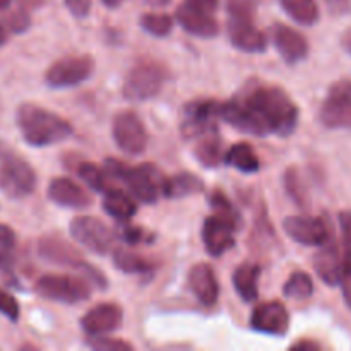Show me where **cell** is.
<instances>
[{"mask_svg":"<svg viewBox=\"0 0 351 351\" xmlns=\"http://www.w3.org/2000/svg\"><path fill=\"white\" fill-rule=\"evenodd\" d=\"M298 106L278 86L250 81L219 105V120L250 136L288 137L297 130Z\"/></svg>","mask_w":351,"mask_h":351,"instance_id":"1","label":"cell"},{"mask_svg":"<svg viewBox=\"0 0 351 351\" xmlns=\"http://www.w3.org/2000/svg\"><path fill=\"white\" fill-rule=\"evenodd\" d=\"M106 178L123 182L129 187L130 194L144 204H154L163 191L165 178L153 165H141V167H127L115 158L105 161Z\"/></svg>","mask_w":351,"mask_h":351,"instance_id":"3","label":"cell"},{"mask_svg":"<svg viewBox=\"0 0 351 351\" xmlns=\"http://www.w3.org/2000/svg\"><path fill=\"white\" fill-rule=\"evenodd\" d=\"M271 40L287 64H298L308 55V43L302 33L285 24H274L271 27Z\"/></svg>","mask_w":351,"mask_h":351,"instance_id":"16","label":"cell"},{"mask_svg":"<svg viewBox=\"0 0 351 351\" xmlns=\"http://www.w3.org/2000/svg\"><path fill=\"white\" fill-rule=\"evenodd\" d=\"M343 239V273L341 288L346 305L351 308V211H343L339 215Z\"/></svg>","mask_w":351,"mask_h":351,"instance_id":"26","label":"cell"},{"mask_svg":"<svg viewBox=\"0 0 351 351\" xmlns=\"http://www.w3.org/2000/svg\"><path fill=\"white\" fill-rule=\"evenodd\" d=\"M86 345L96 351H130L132 350V345H130V343L122 341V339H115V338H105V335L89 336Z\"/></svg>","mask_w":351,"mask_h":351,"instance_id":"36","label":"cell"},{"mask_svg":"<svg viewBox=\"0 0 351 351\" xmlns=\"http://www.w3.org/2000/svg\"><path fill=\"white\" fill-rule=\"evenodd\" d=\"M69 12L75 17H86L91 10V0H64Z\"/></svg>","mask_w":351,"mask_h":351,"instance_id":"41","label":"cell"},{"mask_svg":"<svg viewBox=\"0 0 351 351\" xmlns=\"http://www.w3.org/2000/svg\"><path fill=\"white\" fill-rule=\"evenodd\" d=\"M285 191L290 195L291 201L298 206V208H307L308 206V194L307 189H305L304 182H302L300 173H298L297 168H288L285 171Z\"/></svg>","mask_w":351,"mask_h":351,"instance_id":"33","label":"cell"},{"mask_svg":"<svg viewBox=\"0 0 351 351\" xmlns=\"http://www.w3.org/2000/svg\"><path fill=\"white\" fill-rule=\"evenodd\" d=\"M10 5V0H0V10L7 9Z\"/></svg>","mask_w":351,"mask_h":351,"instance_id":"48","label":"cell"},{"mask_svg":"<svg viewBox=\"0 0 351 351\" xmlns=\"http://www.w3.org/2000/svg\"><path fill=\"white\" fill-rule=\"evenodd\" d=\"M228 38L233 47L239 48L240 51H247V53H263L267 48L266 34L257 29L250 19L230 17Z\"/></svg>","mask_w":351,"mask_h":351,"instance_id":"19","label":"cell"},{"mask_svg":"<svg viewBox=\"0 0 351 351\" xmlns=\"http://www.w3.org/2000/svg\"><path fill=\"white\" fill-rule=\"evenodd\" d=\"M291 350L319 351V350H321V346H319L315 341H311V339H302V341H298V343H295V345H291Z\"/></svg>","mask_w":351,"mask_h":351,"instance_id":"43","label":"cell"},{"mask_svg":"<svg viewBox=\"0 0 351 351\" xmlns=\"http://www.w3.org/2000/svg\"><path fill=\"white\" fill-rule=\"evenodd\" d=\"M237 223L223 215H213L204 219L202 225V242L209 256L221 257L226 250L235 245Z\"/></svg>","mask_w":351,"mask_h":351,"instance_id":"13","label":"cell"},{"mask_svg":"<svg viewBox=\"0 0 351 351\" xmlns=\"http://www.w3.org/2000/svg\"><path fill=\"white\" fill-rule=\"evenodd\" d=\"M283 230L291 240L308 247H321L331 240V230L317 216H288L283 219Z\"/></svg>","mask_w":351,"mask_h":351,"instance_id":"12","label":"cell"},{"mask_svg":"<svg viewBox=\"0 0 351 351\" xmlns=\"http://www.w3.org/2000/svg\"><path fill=\"white\" fill-rule=\"evenodd\" d=\"M175 17H177V23L187 33L197 38H215L219 33V26L215 17L211 16V12L191 2L178 7Z\"/></svg>","mask_w":351,"mask_h":351,"instance_id":"18","label":"cell"},{"mask_svg":"<svg viewBox=\"0 0 351 351\" xmlns=\"http://www.w3.org/2000/svg\"><path fill=\"white\" fill-rule=\"evenodd\" d=\"M314 293V283L312 278L304 271L293 273L283 287V295L293 300H307Z\"/></svg>","mask_w":351,"mask_h":351,"instance_id":"31","label":"cell"},{"mask_svg":"<svg viewBox=\"0 0 351 351\" xmlns=\"http://www.w3.org/2000/svg\"><path fill=\"white\" fill-rule=\"evenodd\" d=\"M38 254H40L41 259L55 264V266L75 267L77 271H81V267L86 264L77 249L58 235L41 237L40 242H38Z\"/></svg>","mask_w":351,"mask_h":351,"instance_id":"15","label":"cell"},{"mask_svg":"<svg viewBox=\"0 0 351 351\" xmlns=\"http://www.w3.org/2000/svg\"><path fill=\"white\" fill-rule=\"evenodd\" d=\"M321 122L329 129H351V81L331 86L321 106Z\"/></svg>","mask_w":351,"mask_h":351,"instance_id":"9","label":"cell"},{"mask_svg":"<svg viewBox=\"0 0 351 351\" xmlns=\"http://www.w3.org/2000/svg\"><path fill=\"white\" fill-rule=\"evenodd\" d=\"M189 287L194 297L206 307H211L218 302L219 285L216 280L215 269L209 264H195L189 271Z\"/></svg>","mask_w":351,"mask_h":351,"instance_id":"20","label":"cell"},{"mask_svg":"<svg viewBox=\"0 0 351 351\" xmlns=\"http://www.w3.org/2000/svg\"><path fill=\"white\" fill-rule=\"evenodd\" d=\"M0 314L9 319L10 322H17L21 317L19 302L9 291L2 290V288H0Z\"/></svg>","mask_w":351,"mask_h":351,"instance_id":"40","label":"cell"},{"mask_svg":"<svg viewBox=\"0 0 351 351\" xmlns=\"http://www.w3.org/2000/svg\"><path fill=\"white\" fill-rule=\"evenodd\" d=\"M219 105L215 99H199L185 105V117L182 132L187 139H197L204 134L218 130Z\"/></svg>","mask_w":351,"mask_h":351,"instance_id":"11","label":"cell"},{"mask_svg":"<svg viewBox=\"0 0 351 351\" xmlns=\"http://www.w3.org/2000/svg\"><path fill=\"white\" fill-rule=\"evenodd\" d=\"M5 43H7V31H5V27L0 24V47H3Z\"/></svg>","mask_w":351,"mask_h":351,"instance_id":"46","label":"cell"},{"mask_svg":"<svg viewBox=\"0 0 351 351\" xmlns=\"http://www.w3.org/2000/svg\"><path fill=\"white\" fill-rule=\"evenodd\" d=\"M250 328L263 335L283 338L290 329V314L281 302H264L254 308L250 315Z\"/></svg>","mask_w":351,"mask_h":351,"instance_id":"14","label":"cell"},{"mask_svg":"<svg viewBox=\"0 0 351 351\" xmlns=\"http://www.w3.org/2000/svg\"><path fill=\"white\" fill-rule=\"evenodd\" d=\"M261 267L254 263H243L233 273V287L243 302H254L259 297Z\"/></svg>","mask_w":351,"mask_h":351,"instance_id":"24","label":"cell"},{"mask_svg":"<svg viewBox=\"0 0 351 351\" xmlns=\"http://www.w3.org/2000/svg\"><path fill=\"white\" fill-rule=\"evenodd\" d=\"M34 291L45 300L60 304H79L91 295V288L84 280L67 274H43L34 283Z\"/></svg>","mask_w":351,"mask_h":351,"instance_id":"5","label":"cell"},{"mask_svg":"<svg viewBox=\"0 0 351 351\" xmlns=\"http://www.w3.org/2000/svg\"><path fill=\"white\" fill-rule=\"evenodd\" d=\"M48 199L62 208L82 209L91 204V197L82 187H79L71 178H53L48 185Z\"/></svg>","mask_w":351,"mask_h":351,"instance_id":"21","label":"cell"},{"mask_svg":"<svg viewBox=\"0 0 351 351\" xmlns=\"http://www.w3.org/2000/svg\"><path fill=\"white\" fill-rule=\"evenodd\" d=\"M16 123L23 139L33 147H47L62 143L74 132L67 120L34 103H23L17 108Z\"/></svg>","mask_w":351,"mask_h":351,"instance_id":"2","label":"cell"},{"mask_svg":"<svg viewBox=\"0 0 351 351\" xmlns=\"http://www.w3.org/2000/svg\"><path fill=\"white\" fill-rule=\"evenodd\" d=\"M120 237H122L127 243L134 245V243L143 242L144 232H143V228H139V226H125V228L120 232Z\"/></svg>","mask_w":351,"mask_h":351,"instance_id":"42","label":"cell"},{"mask_svg":"<svg viewBox=\"0 0 351 351\" xmlns=\"http://www.w3.org/2000/svg\"><path fill=\"white\" fill-rule=\"evenodd\" d=\"M341 45H343V48H345V50L351 55V29H348L345 34H343Z\"/></svg>","mask_w":351,"mask_h":351,"instance_id":"45","label":"cell"},{"mask_svg":"<svg viewBox=\"0 0 351 351\" xmlns=\"http://www.w3.org/2000/svg\"><path fill=\"white\" fill-rule=\"evenodd\" d=\"M5 26L16 34L26 33L31 26V17L29 14H27V10L19 7V9H14L10 10V12H7Z\"/></svg>","mask_w":351,"mask_h":351,"instance_id":"38","label":"cell"},{"mask_svg":"<svg viewBox=\"0 0 351 351\" xmlns=\"http://www.w3.org/2000/svg\"><path fill=\"white\" fill-rule=\"evenodd\" d=\"M122 2L123 0H103V3H105L106 7H119Z\"/></svg>","mask_w":351,"mask_h":351,"instance_id":"47","label":"cell"},{"mask_svg":"<svg viewBox=\"0 0 351 351\" xmlns=\"http://www.w3.org/2000/svg\"><path fill=\"white\" fill-rule=\"evenodd\" d=\"M285 12L297 23L311 26L319 21V7L314 0H280Z\"/></svg>","mask_w":351,"mask_h":351,"instance_id":"29","label":"cell"},{"mask_svg":"<svg viewBox=\"0 0 351 351\" xmlns=\"http://www.w3.org/2000/svg\"><path fill=\"white\" fill-rule=\"evenodd\" d=\"M314 269L328 287H338L341 283L343 256L339 247L332 240L321 245V250L315 254Z\"/></svg>","mask_w":351,"mask_h":351,"instance_id":"22","label":"cell"},{"mask_svg":"<svg viewBox=\"0 0 351 351\" xmlns=\"http://www.w3.org/2000/svg\"><path fill=\"white\" fill-rule=\"evenodd\" d=\"M194 156L206 168H216L221 163L223 147L218 130H213V132L197 137V146L194 147Z\"/></svg>","mask_w":351,"mask_h":351,"instance_id":"27","label":"cell"},{"mask_svg":"<svg viewBox=\"0 0 351 351\" xmlns=\"http://www.w3.org/2000/svg\"><path fill=\"white\" fill-rule=\"evenodd\" d=\"M123 312L115 304H99L89 308L81 319L82 331L88 336H103L120 328Z\"/></svg>","mask_w":351,"mask_h":351,"instance_id":"17","label":"cell"},{"mask_svg":"<svg viewBox=\"0 0 351 351\" xmlns=\"http://www.w3.org/2000/svg\"><path fill=\"white\" fill-rule=\"evenodd\" d=\"M167 81L163 65L146 62L139 64L127 74L123 81V96L130 101H146L154 98Z\"/></svg>","mask_w":351,"mask_h":351,"instance_id":"6","label":"cell"},{"mask_svg":"<svg viewBox=\"0 0 351 351\" xmlns=\"http://www.w3.org/2000/svg\"><path fill=\"white\" fill-rule=\"evenodd\" d=\"M113 139L123 153L130 156L144 153L147 146V132L143 120L134 112H120L113 119Z\"/></svg>","mask_w":351,"mask_h":351,"instance_id":"8","label":"cell"},{"mask_svg":"<svg viewBox=\"0 0 351 351\" xmlns=\"http://www.w3.org/2000/svg\"><path fill=\"white\" fill-rule=\"evenodd\" d=\"M16 259V233L10 226L0 223V271L10 273Z\"/></svg>","mask_w":351,"mask_h":351,"instance_id":"32","label":"cell"},{"mask_svg":"<svg viewBox=\"0 0 351 351\" xmlns=\"http://www.w3.org/2000/svg\"><path fill=\"white\" fill-rule=\"evenodd\" d=\"M75 173H77V177L95 192L108 191V187H106L108 180H106L105 170H99L96 165L89 163V161H81L79 167L75 168Z\"/></svg>","mask_w":351,"mask_h":351,"instance_id":"34","label":"cell"},{"mask_svg":"<svg viewBox=\"0 0 351 351\" xmlns=\"http://www.w3.org/2000/svg\"><path fill=\"white\" fill-rule=\"evenodd\" d=\"M226 10L228 16L233 19H254L256 5L252 0H228L226 2Z\"/></svg>","mask_w":351,"mask_h":351,"instance_id":"39","label":"cell"},{"mask_svg":"<svg viewBox=\"0 0 351 351\" xmlns=\"http://www.w3.org/2000/svg\"><path fill=\"white\" fill-rule=\"evenodd\" d=\"M209 202H211V206L215 208V211L218 213V215H223L226 216V218L233 219V221L239 225L240 218H239V213H237V209L233 208L232 201H230L228 197L225 195V192L221 191H215L211 194V197H209Z\"/></svg>","mask_w":351,"mask_h":351,"instance_id":"37","label":"cell"},{"mask_svg":"<svg viewBox=\"0 0 351 351\" xmlns=\"http://www.w3.org/2000/svg\"><path fill=\"white\" fill-rule=\"evenodd\" d=\"M103 209L106 215L115 218L117 221H129L137 211V204L129 194L119 189H108L103 199Z\"/></svg>","mask_w":351,"mask_h":351,"instance_id":"25","label":"cell"},{"mask_svg":"<svg viewBox=\"0 0 351 351\" xmlns=\"http://www.w3.org/2000/svg\"><path fill=\"white\" fill-rule=\"evenodd\" d=\"M71 235L91 252L105 256L113 245V233L95 216H77L71 221Z\"/></svg>","mask_w":351,"mask_h":351,"instance_id":"10","label":"cell"},{"mask_svg":"<svg viewBox=\"0 0 351 351\" xmlns=\"http://www.w3.org/2000/svg\"><path fill=\"white\" fill-rule=\"evenodd\" d=\"M95 71V60L89 55L64 57L53 62L45 74V81L50 88L64 89L88 81Z\"/></svg>","mask_w":351,"mask_h":351,"instance_id":"7","label":"cell"},{"mask_svg":"<svg viewBox=\"0 0 351 351\" xmlns=\"http://www.w3.org/2000/svg\"><path fill=\"white\" fill-rule=\"evenodd\" d=\"M204 182L197 175L182 171V173L173 175V177L165 178L161 194L168 199H184L189 197V195L201 194V192H204Z\"/></svg>","mask_w":351,"mask_h":351,"instance_id":"23","label":"cell"},{"mask_svg":"<svg viewBox=\"0 0 351 351\" xmlns=\"http://www.w3.org/2000/svg\"><path fill=\"white\" fill-rule=\"evenodd\" d=\"M187 2L194 3V5L201 7L204 10H209V12H213L218 7V0H187Z\"/></svg>","mask_w":351,"mask_h":351,"instance_id":"44","label":"cell"},{"mask_svg":"<svg viewBox=\"0 0 351 351\" xmlns=\"http://www.w3.org/2000/svg\"><path fill=\"white\" fill-rule=\"evenodd\" d=\"M226 165L233 167L242 173H256L261 168L259 156L256 154L254 147L247 143H237L225 156Z\"/></svg>","mask_w":351,"mask_h":351,"instance_id":"28","label":"cell"},{"mask_svg":"<svg viewBox=\"0 0 351 351\" xmlns=\"http://www.w3.org/2000/svg\"><path fill=\"white\" fill-rule=\"evenodd\" d=\"M113 264L119 267V271L127 274H147L153 269L149 261L125 249H117L113 252Z\"/></svg>","mask_w":351,"mask_h":351,"instance_id":"30","label":"cell"},{"mask_svg":"<svg viewBox=\"0 0 351 351\" xmlns=\"http://www.w3.org/2000/svg\"><path fill=\"white\" fill-rule=\"evenodd\" d=\"M34 168L23 156L0 143V192L10 199H24L36 189Z\"/></svg>","mask_w":351,"mask_h":351,"instance_id":"4","label":"cell"},{"mask_svg":"<svg viewBox=\"0 0 351 351\" xmlns=\"http://www.w3.org/2000/svg\"><path fill=\"white\" fill-rule=\"evenodd\" d=\"M141 26H143V29L146 33L158 38H163L167 34H170L171 29H173V19L168 14L149 12L141 17Z\"/></svg>","mask_w":351,"mask_h":351,"instance_id":"35","label":"cell"}]
</instances>
